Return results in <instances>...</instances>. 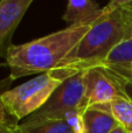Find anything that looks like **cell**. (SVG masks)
<instances>
[{
    "label": "cell",
    "mask_w": 132,
    "mask_h": 133,
    "mask_svg": "<svg viewBox=\"0 0 132 133\" xmlns=\"http://www.w3.org/2000/svg\"><path fill=\"white\" fill-rule=\"evenodd\" d=\"M131 35L132 15L122 0L110 1L78 44L51 72L63 81L75 74L98 68L112 49Z\"/></svg>",
    "instance_id": "cell-1"
},
{
    "label": "cell",
    "mask_w": 132,
    "mask_h": 133,
    "mask_svg": "<svg viewBox=\"0 0 132 133\" xmlns=\"http://www.w3.org/2000/svg\"><path fill=\"white\" fill-rule=\"evenodd\" d=\"M95 20L71 25L22 44H13L6 55L12 81L55 70L83 39Z\"/></svg>",
    "instance_id": "cell-2"
},
{
    "label": "cell",
    "mask_w": 132,
    "mask_h": 133,
    "mask_svg": "<svg viewBox=\"0 0 132 133\" xmlns=\"http://www.w3.org/2000/svg\"><path fill=\"white\" fill-rule=\"evenodd\" d=\"M61 83L60 78L48 71L7 90L1 99L8 116L16 123L27 119L49 101Z\"/></svg>",
    "instance_id": "cell-3"
},
{
    "label": "cell",
    "mask_w": 132,
    "mask_h": 133,
    "mask_svg": "<svg viewBox=\"0 0 132 133\" xmlns=\"http://www.w3.org/2000/svg\"><path fill=\"white\" fill-rule=\"evenodd\" d=\"M87 109L84 74L78 72L62 81L49 101L29 119H61L69 111Z\"/></svg>",
    "instance_id": "cell-4"
},
{
    "label": "cell",
    "mask_w": 132,
    "mask_h": 133,
    "mask_svg": "<svg viewBox=\"0 0 132 133\" xmlns=\"http://www.w3.org/2000/svg\"><path fill=\"white\" fill-rule=\"evenodd\" d=\"M33 0H1L0 1V57L6 58L13 46L12 37L16 27L27 13Z\"/></svg>",
    "instance_id": "cell-5"
},
{
    "label": "cell",
    "mask_w": 132,
    "mask_h": 133,
    "mask_svg": "<svg viewBox=\"0 0 132 133\" xmlns=\"http://www.w3.org/2000/svg\"><path fill=\"white\" fill-rule=\"evenodd\" d=\"M85 83L87 109L107 105L117 96H121L114 81L102 68H93L83 71Z\"/></svg>",
    "instance_id": "cell-6"
},
{
    "label": "cell",
    "mask_w": 132,
    "mask_h": 133,
    "mask_svg": "<svg viewBox=\"0 0 132 133\" xmlns=\"http://www.w3.org/2000/svg\"><path fill=\"white\" fill-rule=\"evenodd\" d=\"M82 124L83 133H110L118 126L114 116L102 106L85 109L82 113Z\"/></svg>",
    "instance_id": "cell-7"
},
{
    "label": "cell",
    "mask_w": 132,
    "mask_h": 133,
    "mask_svg": "<svg viewBox=\"0 0 132 133\" xmlns=\"http://www.w3.org/2000/svg\"><path fill=\"white\" fill-rule=\"evenodd\" d=\"M103 7L91 0H69L62 20L69 26L95 20L102 14Z\"/></svg>",
    "instance_id": "cell-8"
},
{
    "label": "cell",
    "mask_w": 132,
    "mask_h": 133,
    "mask_svg": "<svg viewBox=\"0 0 132 133\" xmlns=\"http://www.w3.org/2000/svg\"><path fill=\"white\" fill-rule=\"evenodd\" d=\"M20 133H75L63 119H27L18 125Z\"/></svg>",
    "instance_id": "cell-9"
},
{
    "label": "cell",
    "mask_w": 132,
    "mask_h": 133,
    "mask_svg": "<svg viewBox=\"0 0 132 133\" xmlns=\"http://www.w3.org/2000/svg\"><path fill=\"white\" fill-rule=\"evenodd\" d=\"M107 109L116 119L119 126L126 132H132V103L123 96H117L107 105H101Z\"/></svg>",
    "instance_id": "cell-10"
},
{
    "label": "cell",
    "mask_w": 132,
    "mask_h": 133,
    "mask_svg": "<svg viewBox=\"0 0 132 133\" xmlns=\"http://www.w3.org/2000/svg\"><path fill=\"white\" fill-rule=\"evenodd\" d=\"M132 65V35L118 43L100 66ZM98 66V68H100Z\"/></svg>",
    "instance_id": "cell-11"
},
{
    "label": "cell",
    "mask_w": 132,
    "mask_h": 133,
    "mask_svg": "<svg viewBox=\"0 0 132 133\" xmlns=\"http://www.w3.org/2000/svg\"><path fill=\"white\" fill-rule=\"evenodd\" d=\"M114 81L121 96L132 103V72L123 66H100Z\"/></svg>",
    "instance_id": "cell-12"
},
{
    "label": "cell",
    "mask_w": 132,
    "mask_h": 133,
    "mask_svg": "<svg viewBox=\"0 0 132 133\" xmlns=\"http://www.w3.org/2000/svg\"><path fill=\"white\" fill-rule=\"evenodd\" d=\"M12 82H13V81H12V78L9 77V76L7 78H5V79L0 81V126H1V125H6V124H8V123L14 122V120L8 116L6 109H5L4 103H2V99H1L2 94L6 92L7 90H9V85H11Z\"/></svg>",
    "instance_id": "cell-13"
},
{
    "label": "cell",
    "mask_w": 132,
    "mask_h": 133,
    "mask_svg": "<svg viewBox=\"0 0 132 133\" xmlns=\"http://www.w3.org/2000/svg\"><path fill=\"white\" fill-rule=\"evenodd\" d=\"M19 123L16 122H12L8 123L6 125H1L0 126V133H20L18 129Z\"/></svg>",
    "instance_id": "cell-14"
},
{
    "label": "cell",
    "mask_w": 132,
    "mask_h": 133,
    "mask_svg": "<svg viewBox=\"0 0 132 133\" xmlns=\"http://www.w3.org/2000/svg\"><path fill=\"white\" fill-rule=\"evenodd\" d=\"M122 4L126 8V11L132 15V0H122Z\"/></svg>",
    "instance_id": "cell-15"
},
{
    "label": "cell",
    "mask_w": 132,
    "mask_h": 133,
    "mask_svg": "<svg viewBox=\"0 0 132 133\" xmlns=\"http://www.w3.org/2000/svg\"><path fill=\"white\" fill-rule=\"evenodd\" d=\"M110 133H128V132H126L122 126H119V125H118V126H117L116 129L114 130V131H111Z\"/></svg>",
    "instance_id": "cell-16"
},
{
    "label": "cell",
    "mask_w": 132,
    "mask_h": 133,
    "mask_svg": "<svg viewBox=\"0 0 132 133\" xmlns=\"http://www.w3.org/2000/svg\"><path fill=\"white\" fill-rule=\"evenodd\" d=\"M123 68H126V69H129V70L132 72V65H129V66H123Z\"/></svg>",
    "instance_id": "cell-17"
},
{
    "label": "cell",
    "mask_w": 132,
    "mask_h": 133,
    "mask_svg": "<svg viewBox=\"0 0 132 133\" xmlns=\"http://www.w3.org/2000/svg\"><path fill=\"white\" fill-rule=\"evenodd\" d=\"M129 133H132V132H129Z\"/></svg>",
    "instance_id": "cell-18"
}]
</instances>
